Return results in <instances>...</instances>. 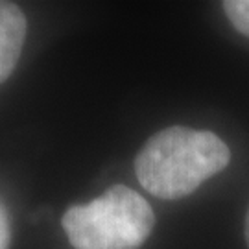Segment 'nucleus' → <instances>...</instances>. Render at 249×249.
<instances>
[{"mask_svg":"<svg viewBox=\"0 0 249 249\" xmlns=\"http://www.w3.org/2000/svg\"><path fill=\"white\" fill-rule=\"evenodd\" d=\"M229 160L227 144L213 131L172 125L146 141L135 157V174L150 194L179 199L220 174Z\"/></svg>","mask_w":249,"mask_h":249,"instance_id":"1","label":"nucleus"},{"mask_svg":"<svg viewBox=\"0 0 249 249\" xmlns=\"http://www.w3.org/2000/svg\"><path fill=\"white\" fill-rule=\"evenodd\" d=\"M74 249H139L151 234L150 203L125 185H113L87 205H74L61 218Z\"/></svg>","mask_w":249,"mask_h":249,"instance_id":"2","label":"nucleus"},{"mask_svg":"<svg viewBox=\"0 0 249 249\" xmlns=\"http://www.w3.org/2000/svg\"><path fill=\"white\" fill-rule=\"evenodd\" d=\"M28 22L22 9L0 0V85L15 71L26 39Z\"/></svg>","mask_w":249,"mask_h":249,"instance_id":"3","label":"nucleus"},{"mask_svg":"<svg viewBox=\"0 0 249 249\" xmlns=\"http://www.w3.org/2000/svg\"><path fill=\"white\" fill-rule=\"evenodd\" d=\"M223 11L234 30L249 37V0H225Z\"/></svg>","mask_w":249,"mask_h":249,"instance_id":"4","label":"nucleus"},{"mask_svg":"<svg viewBox=\"0 0 249 249\" xmlns=\"http://www.w3.org/2000/svg\"><path fill=\"white\" fill-rule=\"evenodd\" d=\"M11 244V223L4 203L0 201V249H9Z\"/></svg>","mask_w":249,"mask_h":249,"instance_id":"5","label":"nucleus"},{"mask_svg":"<svg viewBox=\"0 0 249 249\" xmlns=\"http://www.w3.org/2000/svg\"><path fill=\"white\" fill-rule=\"evenodd\" d=\"M246 242H248V248H249V211H248V216H246Z\"/></svg>","mask_w":249,"mask_h":249,"instance_id":"6","label":"nucleus"}]
</instances>
